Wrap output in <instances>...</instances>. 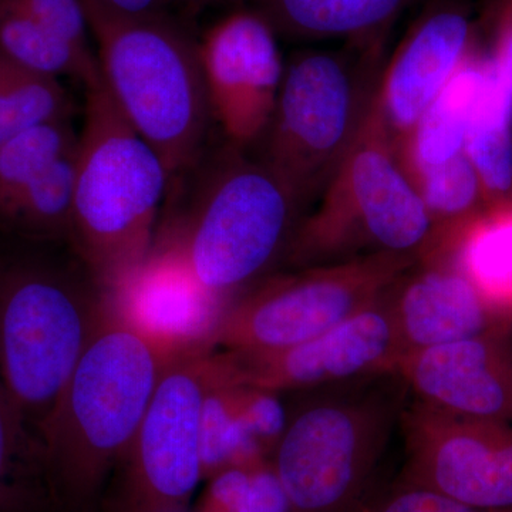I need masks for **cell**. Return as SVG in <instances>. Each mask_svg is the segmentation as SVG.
I'll return each mask as SVG.
<instances>
[{
    "label": "cell",
    "mask_w": 512,
    "mask_h": 512,
    "mask_svg": "<svg viewBox=\"0 0 512 512\" xmlns=\"http://www.w3.org/2000/svg\"><path fill=\"white\" fill-rule=\"evenodd\" d=\"M168 360L109 312L37 427L56 510L92 512L128 456Z\"/></svg>",
    "instance_id": "1"
},
{
    "label": "cell",
    "mask_w": 512,
    "mask_h": 512,
    "mask_svg": "<svg viewBox=\"0 0 512 512\" xmlns=\"http://www.w3.org/2000/svg\"><path fill=\"white\" fill-rule=\"evenodd\" d=\"M59 248L0 244V383L35 430L110 312L106 289Z\"/></svg>",
    "instance_id": "2"
},
{
    "label": "cell",
    "mask_w": 512,
    "mask_h": 512,
    "mask_svg": "<svg viewBox=\"0 0 512 512\" xmlns=\"http://www.w3.org/2000/svg\"><path fill=\"white\" fill-rule=\"evenodd\" d=\"M82 2L107 92L180 181L200 163L212 120L200 45L164 10L131 15Z\"/></svg>",
    "instance_id": "3"
},
{
    "label": "cell",
    "mask_w": 512,
    "mask_h": 512,
    "mask_svg": "<svg viewBox=\"0 0 512 512\" xmlns=\"http://www.w3.org/2000/svg\"><path fill=\"white\" fill-rule=\"evenodd\" d=\"M272 464L291 512H365L409 389L397 372L292 393Z\"/></svg>",
    "instance_id": "4"
},
{
    "label": "cell",
    "mask_w": 512,
    "mask_h": 512,
    "mask_svg": "<svg viewBox=\"0 0 512 512\" xmlns=\"http://www.w3.org/2000/svg\"><path fill=\"white\" fill-rule=\"evenodd\" d=\"M84 87L69 248L109 292L150 254L171 178L117 109L101 74Z\"/></svg>",
    "instance_id": "5"
},
{
    "label": "cell",
    "mask_w": 512,
    "mask_h": 512,
    "mask_svg": "<svg viewBox=\"0 0 512 512\" xmlns=\"http://www.w3.org/2000/svg\"><path fill=\"white\" fill-rule=\"evenodd\" d=\"M384 43L308 49L285 66L259 160L303 210L318 201L375 104Z\"/></svg>",
    "instance_id": "6"
},
{
    "label": "cell",
    "mask_w": 512,
    "mask_h": 512,
    "mask_svg": "<svg viewBox=\"0 0 512 512\" xmlns=\"http://www.w3.org/2000/svg\"><path fill=\"white\" fill-rule=\"evenodd\" d=\"M228 146L202 177L173 239L200 284L221 302L281 269L305 210L262 161Z\"/></svg>",
    "instance_id": "7"
},
{
    "label": "cell",
    "mask_w": 512,
    "mask_h": 512,
    "mask_svg": "<svg viewBox=\"0 0 512 512\" xmlns=\"http://www.w3.org/2000/svg\"><path fill=\"white\" fill-rule=\"evenodd\" d=\"M431 237L426 207L373 104L355 146L299 222L279 271L377 254L420 258Z\"/></svg>",
    "instance_id": "8"
},
{
    "label": "cell",
    "mask_w": 512,
    "mask_h": 512,
    "mask_svg": "<svg viewBox=\"0 0 512 512\" xmlns=\"http://www.w3.org/2000/svg\"><path fill=\"white\" fill-rule=\"evenodd\" d=\"M417 261L377 254L274 272L228 306L215 350L272 352L306 342L376 301Z\"/></svg>",
    "instance_id": "9"
},
{
    "label": "cell",
    "mask_w": 512,
    "mask_h": 512,
    "mask_svg": "<svg viewBox=\"0 0 512 512\" xmlns=\"http://www.w3.org/2000/svg\"><path fill=\"white\" fill-rule=\"evenodd\" d=\"M389 289L335 328L299 345L256 353L215 350L218 362L235 382L282 396L397 372L404 348Z\"/></svg>",
    "instance_id": "10"
},
{
    "label": "cell",
    "mask_w": 512,
    "mask_h": 512,
    "mask_svg": "<svg viewBox=\"0 0 512 512\" xmlns=\"http://www.w3.org/2000/svg\"><path fill=\"white\" fill-rule=\"evenodd\" d=\"M403 483L483 508H512V424L437 412L409 400L400 419Z\"/></svg>",
    "instance_id": "11"
},
{
    "label": "cell",
    "mask_w": 512,
    "mask_h": 512,
    "mask_svg": "<svg viewBox=\"0 0 512 512\" xmlns=\"http://www.w3.org/2000/svg\"><path fill=\"white\" fill-rule=\"evenodd\" d=\"M210 353L165 367L120 466V483L130 490L160 503L190 505L202 481V406Z\"/></svg>",
    "instance_id": "12"
},
{
    "label": "cell",
    "mask_w": 512,
    "mask_h": 512,
    "mask_svg": "<svg viewBox=\"0 0 512 512\" xmlns=\"http://www.w3.org/2000/svg\"><path fill=\"white\" fill-rule=\"evenodd\" d=\"M107 295L111 311L170 363L214 352L228 309L200 284L173 239L160 232L146 259Z\"/></svg>",
    "instance_id": "13"
},
{
    "label": "cell",
    "mask_w": 512,
    "mask_h": 512,
    "mask_svg": "<svg viewBox=\"0 0 512 512\" xmlns=\"http://www.w3.org/2000/svg\"><path fill=\"white\" fill-rule=\"evenodd\" d=\"M275 30L252 9L215 23L200 45L212 120L229 146H254L274 113L285 66Z\"/></svg>",
    "instance_id": "14"
},
{
    "label": "cell",
    "mask_w": 512,
    "mask_h": 512,
    "mask_svg": "<svg viewBox=\"0 0 512 512\" xmlns=\"http://www.w3.org/2000/svg\"><path fill=\"white\" fill-rule=\"evenodd\" d=\"M397 373L414 402L464 419L512 424V328L407 353Z\"/></svg>",
    "instance_id": "15"
},
{
    "label": "cell",
    "mask_w": 512,
    "mask_h": 512,
    "mask_svg": "<svg viewBox=\"0 0 512 512\" xmlns=\"http://www.w3.org/2000/svg\"><path fill=\"white\" fill-rule=\"evenodd\" d=\"M473 26L454 0H431L383 67L375 106L394 146L402 141L471 53Z\"/></svg>",
    "instance_id": "16"
},
{
    "label": "cell",
    "mask_w": 512,
    "mask_h": 512,
    "mask_svg": "<svg viewBox=\"0 0 512 512\" xmlns=\"http://www.w3.org/2000/svg\"><path fill=\"white\" fill-rule=\"evenodd\" d=\"M404 355L512 325L488 308L456 265L420 258L389 289Z\"/></svg>",
    "instance_id": "17"
},
{
    "label": "cell",
    "mask_w": 512,
    "mask_h": 512,
    "mask_svg": "<svg viewBox=\"0 0 512 512\" xmlns=\"http://www.w3.org/2000/svg\"><path fill=\"white\" fill-rule=\"evenodd\" d=\"M282 394L238 383L224 372L217 355L207 360L202 406V480L232 466L272 460L284 434Z\"/></svg>",
    "instance_id": "18"
},
{
    "label": "cell",
    "mask_w": 512,
    "mask_h": 512,
    "mask_svg": "<svg viewBox=\"0 0 512 512\" xmlns=\"http://www.w3.org/2000/svg\"><path fill=\"white\" fill-rule=\"evenodd\" d=\"M426 256L456 265L488 308L512 325V197L485 205L470 220L431 239L420 258Z\"/></svg>",
    "instance_id": "19"
},
{
    "label": "cell",
    "mask_w": 512,
    "mask_h": 512,
    "mask_svg": "<svg viewBox=\"0 0 512 512\" xmlns=\"http://www.w3.org/2000/svg\"><path fill=\"white\" fill-rule=\"evenodd\" d=\"M413 0H252L276 35L292 40L384 43Z\"/></svg>",
    "instance_id": "20"
},
{
    "label": "cell",
    "mask_w": 512,
    "mask_h": 512,
    "mask_svg": "<svg viewBox=\"0 0 512 512\" xmlns=\"http://www.w3.org/2000/svg\"><path fill=\"white\" fill-rule=\"evenodd\" d=\"M490 70L491 56L471 50L413 130L394 146L406 174L436 167L464 153L468 126Z\"/></svg>",
    "instance_id": "21"
},
{
    "label": "cell",
    "mask_w": 512,
    "mask_h": 512,
    "mask_svg": "<svg viewBox=\"0 0 512 512\" xmlns=\"http://www.w3.org/2000/svg\"><path fill=\"white\" fill-rule=\"evenodd\" d=\"M76 151L77 146L3 208L0 212V231L3 234L29 244L69 247Z\"/></svg>",
    "instance_id": "22"
},
{
    "label": "cell",
    "mask_w": 512,
    "mask_h": 512,
    "mask_svg": "<svg viewBox=\"0 0 512 512\" xmlns=\"http://www.w3.org/2000/svg\"><path fill=\"white\" fill-rule=\"evenodd\" d=\"M53 508L42 441L0 383V512Z\"/></svg>",
    "instance_id": "23"
},
{
    "label": "cell",
    "mask_w": 512,
    "mask_h": 512,
    "mask_svg": "<svg viewBox=\"0 0 512 512\" xmlns=\"http://www.w3.org/2000/svg\"><path fill=\"white\" fill-rule=\"evenodd\" d=\"M464 153L483 187L485 205L512 197V94L493 59L468 126Z\"/></svg>",
    "instance_id": "24"
},
{
    "label": "cell",
    "mask_w": 512,
    "mask_h": 512,
    "mask_svg": "<svg viewBox=\"0 0 512 512\" xmlns=\"http://www.w3.org/2000/svg\"><path fill=\"white\" fill-rule=\"evenodd\" d=\"M0 50L50 79L72 77L87 86L100 77L99 60L82 55L8 0H0Z\"/></svg>",
    "instance_id": "25"
},
{
    "label": "cell",
    "mask_w": 512,
    "mask_h": 512,
    "mask_svg": "<svg viewBox=\"0 0 512 512\" xmlns=\"http://www.w3.org/2000/svg\"><path fill=\"white\" fill-rule=\"evenodd\" d=\"M62 82L30 72L0 50V144L26 128L72 117Z\"/></svg>",
    "instance_id": "26"
},
{
    "label": "cell",
    "mask_w": 512,
    "mask_h": 512,
    "mask_svg": "<svg viewBox=\"0 0 512 512\" xmlns=\"http://www.w3.org/2000/svg\"><path fill=\"white\" fill-rule=\"evenodd\" d=\"M72 117L26 128L0 144V212L20 191L77 146Z\"/></svg>",
    "instance_id": "27"
},
{
    "label": "cell",
    "mask_w": 512,
    "mask_h": 512,
    "mask_svg": "<svg viewBox=\"0 0 512 512\" xmlns=\"http://www.w3.org/2000/svg\"><path fill=\"white\" fill-rule=\"evenodd\" d=\"M407 175L433 224L431 239L470 220L485 207L483 187L466 153Z\"/></svg>",
    "instance_id": "28"
},
{
    "label": "cell",
    "mask_w": 512,
    "mask_h": 512,
    "mask_svg": "<svg viewBox=\"0 0 512 512\" xmlns=\"http://www.w3.org/2000/svg\"><path fill=\"white\" fill-rule=\"evenodd\" d=\"M207 481L192 512H291L272 460L228 467Z\"/></svg>",
    "instance_id": "29"
},
{
    "label": "cell",
    "mask_w": 512,
    "mask_h": 512,
    "mask_svg": "<svg viewBox=\"0 0 512 512\" xmlns=\"http://www.w3.org/2000/svg\"><path fill=\"white\" fill-rule=\"evenodd\" d=\"M82 55L97 59L82 0H8Z\"/></svg>",
    "instance_id": "30"
},
{
    "label": "cell",
    "mask_w": 512,
    "mask_h": 512,
    "mask_svg": "<svg viewBox=\"0 0 512 512\" xmlns=\"http://www.w3.org/2000/svg\"><path fill=\"white\" fill-rule=\"evenodd\" d=\"M365 512H512V508L477 507L399 480L386 494L367 505Z\"/></svg>",
    "instance_id": "31"
},
{
    "label": "cell",
    "mask_w": 512,
    "mask_h": 512,
    "mask_svg": "<svg viewBox=\"0 0 512 512\" xmlns=\"http://www.w3.org/2000/svg\"><path fill=\"white\" fill-rule=\"evenodd\" d=\"M92 512H192L190 505L164 504L151 500L119 484L114 493L107 495L103 504L99 503Z\"/></svg>",
    "instance_id": "32"
},
{
    "label": "cell",
    "mask_w": 512,
    "mask_h": 512,
    "mask_svg": "<svg viewBox=\"0 0 512 512\" xmlns=\"http://www.w3.org/2000/svg\"><path fill=\"white\" fill-rule=\"evenodd\" d=\"M491 59L501 82L512 94V0H504L500 10Z\"/></svg>",
    "instance_id": "33"
},
{
    "label": "cell",
    "mask_w": 512,
    "mask_h": 512,
    "mask_svg": "<svg viewBox=\"0 0 512 512\" xmlns=\"http://www.w3.org/2000/svg\"><path fill=\"white\" fill-rule=\"evenodd\" d=\"M119 12L141 15V13H154L164 10V0H97Z\"/></svg>",
    "instance_id": "34"
},
{
    "label": "cell",
    "mask_w": 512,
    "mask_h": 512,
    "mask_svg": "<svg viewBox=\"0 0 512 512\" xmlns=\"http://www.w3.org/2000/svg\"><path fill=\"white\" fill-rule=\"evenodd\" d=\"M178 3H183L191 10H197L204 8V6L210 5V3L218 2V0H177Z\"/></svg>",
    "instance_id": "35"
},
{
    "label": "cell",
    "mask_w": 512,
    "mask_h": 512,
    "mask_svg": "<svg viewBox=\"0 0 512 512\" xmlns=\"http://www.w3.org/2000/svg\"><path fill=\"white\" fill-rule=\"evenodd\" d=\"M165 2V5H167V3H170V2H177V0H164Z\"/></svg>",
    "instance_id": "36"
}]
</instances>
